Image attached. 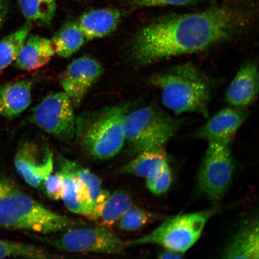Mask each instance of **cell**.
<instances>
[{
  "label": "cell",
  "instance_id": "cell-1",
  "mask_svg": "<svg viewBox=\"0 0 259 259\" xmlns=\"http://www.w3.org/2000/svg\"><path fill=\"white\" fill-rule=\"evenodd\" d=\"M239 27L225 6L163 16L141 29L131 45L136 63L142 66L199 53L231 38Z\"/></svg>",
  "mask_w": 259,
  "mask_h": 259
},
{
  "label": "cell",
  "instance_id": "cell-2",
  "mask_svg": "<svg viewBox=\"0 0 259 259\" xmlns=\"http://www.w3.org/2000/svg\"><path fill=\"white\" fill-rule=\"evenodd\" d=\"M149 82L160 90L165 108L177 115L205 111L211 96L208 79L192 65L170 67L154 74Z\"/></svg>",
  "mask_w": 259,
  "mask_h": 259
},
{
  "label": "cell",
  "instance_id": "cell-3",
  "mask_svg": "<svg viewBox=\"0 0 259 259\" xmlns=\"http://www.w3.org/2000/svg\"><path fill=\"white\" fill-rule=\"evenodd\" d=\"M79 223L48 209L19 189L0 199V226L44 235L77 228Z\"/></svg>",
  "mask_w": 259,
  "mask_h": 259
},
{
  "label": "cell",
  "instance_id": "cell-4",
  "mask_svg": "<svg viewBox=\"0 0 259 259\" xmlns=\"http://www.w3.org/2000/svg\"><path fill=\"white\" fill-rule=\"evenodd\" d=\"M129 112L127 105L108 107L87 121L77 124L76 134L91 157L106 160L117 155L125 142L124 122Z\"/></svg>",
  "mask_w": 259,
  "mask_h": 259
},
{
  "label": "cell",
  "instance_id": "cell-5",
  "mask_svg": "<svg viewBox=\"0 0 259 259\" xmlns=\"http://www.w3.org/2000/svg\"><path fill=\"white\" fill-rule=\"evenodd\" d=\"M181 122L157 106L128 112L124 129L125 141L136 153L164 147L181 127Z\"/></svg>",
  "mask_w": 259,
  "mask_h": 259
},
{
  "label": "cell",
  "instance_id": "cell-6",
  "mask_svg": "<svg viewBox=\"0 0 259 259\" xmlns=\"http://www.w3.org/2000/svg\"><path fill=\"white\" fill-rule=\"evenodd\" d=\"M213 211L206 210L167 218L150 234L126 242L125 246L155 244L166 250L185 253L199 240Z\"/></svg>",
  "mask_w": 259,
  "mask_h": 259
},
{
  "label": "cell",
  "instance_id": "cell-7",
  "mask_svg": "<svg viewBox=\"0 0 259 259\" xmlns=\"http://www.w3.org/2000/svg\"><path fill=\"white\" fill-rule=\"evenodd\" d=\"M38 239L58 251L116 254L124 250L125 242L104 227L93 228H74L67 230L62 235Z\"/></svg>",
  "mask_w": 259,
  "mask_h": 259
},
{
  "label": "cell",
  "instance_id": "cell-8",
  "mask_svg": "<svg viewBox=\"0 0 259 259\" xmlns=\"http://www.w3.org/2000/svg\"><path fill=\"white\" fill-rule=\"evenodd\" d=\"M74 108L64 92L52 93L35 107L30 121L60 140L69 141L76 134L77 120Z\"/></svg>",
  "mask_w": 259,
  "mask_h": 259
},
{
  "label": "cell",
  "instance_id": "cell-9",
  "mask_svg": "<svg viewBox=\"0 0 259 259\" xmlns=\"http://www.w3.org/2000/svg\"><path fill=\"white\" fill-rule=\"evenodd\" d=\"M235 168L231 145L209 143L197 180L200 192L213 201L221 199L231 184Z\"/></svg>",
  "mask_w": 259,
  "mask_h": 259
},
{
  "label": "cell",
  "instance_id": "cell-10",
  "mask_svg": "<svg viewBox=\"0 0 259 259\" xmlns=\"http://www.w3.org/2000/svg\"><path fill=\"white\" fill-rule=\"evenodd\" d=\"M103 72L102 63L90 57H80L68 65L61 74L60 83L74 107L80 105Z\"/></svg>",
  "mask_w": 259,
  "mask_h": 259
},
{
  "label": "cell",
  "instance_id": "cell-11",
  "mask_svg": "<svg viewBox=\"0 0 259 259\" xmlns=\"http://www.w3.org/2000/svg\"><path fill=\"white\" fill-rule=\"evenodd\" d=\"M14 163L16 171L28 186L43 189L45 180L53 171V154L47 148L26 142L16 152Z\"/></svg>",
  "mask_w": 259,
  "mask_h": 259
},
{
  "label": "cell",
  "instance_id": "cell-12",
  "mask_svg": "<svg viewBox=\"0 0 259 259\" xmlns=\"http://www.w3.org/2000/svg\"><path fill=\"white\" fill-rule=\"evenodd\" d=\"M247 117V113L244 109L228 107L217 113L194 135L208 143L231 145Z\"/></svg>",
  "mask_w": 259,
  "mask_h": 259
},
{
  "label": "cell",
  "instance_id": "cell-13",
  "mask_svg": "<svg viewBox=\"0 0 259 259\" xmlns=\"http://www.w3.org/2000/svg\"><path fill=\"white\" fill-rule=\"evenodd\" d=\"M259 88L258 66L254 61L242 65L227 90L225 100L234 108L244 109L255 102Z\"/></svg>",
  "mask_w": 259,
  "mask_h": 259
},
{
  "label": "cell",
  "instance_id": "cell-14",
  "mask_svg": "<svg viewBox=\"0 0 259 259\" xmlns=\"http://www.w3.org/2000/svg\"><path fill=\"white\" fill-rule=\"evenodd\" d=\"M124 12L116 8L91 10L76 21L87 41L104 38L114 32L120 24Z\"/></svg>",
  "mask_w": 259,
  "mask_h": 259
},
{
  "label": "cell",
  "instance_id": "cell-15",
  "mask_svg": "<svg viewBox=\"0 0 259 259\" xmlns=\"http://www.w3.org/2000/svg\"><path fill=\"white\" fill-rule=\"evenodd\" d=\"M32 83L27 79L15 80L0 88V116L17 117L30 105Z\"/></svg>",
  "mask_w": 259,
  "mask_h": 259
},
{
  "label": "cell",
  "instance_id": "cell-16",
  "mask_svg": "<svg viewBox=\"0 0 259 259\" xmlns=\"http://www.w3.org/2000/svg\"><path fill=\"white\" fill-rule=\"evenodd\" d=\"M56 55L51 39L34 35L28 36L15 60L18 69L32 71L46 66Z\"/></svg>",
  "mask_w": 259,
  "mask_h": 259
},
{
  "label": "cell",
  "instance_id": "cell-17",
  "mask_svg": "<svg viewBox=\"0 0 259 259\" xmlns=\"http://www.w3.org/2000/svg\"><path fill=\"white\" fill-rule=\"evenodd\" d=\"M78 197L84 215L92 219L105 201L110 192L103 189L101 180L89 169L76 164Z\"/></svg>",
  "mask_w": 259,
  "mask_h": 259
},
{
  "label": "cell",
  "instance_id": "cell-18",
  "mask_svg": "<svg viewBox=\"0 0 259 259\" xmlns=\"http://www.w3.org/2000/svg\"><path fill=\"white\" fill-rule=\"evenodd\" d=\"M258 226L252 222L243 227L226 246L225 258H258Z\"/></svg>",
  "mask_w": 259,
  "mask_h": 259
},
{
  "label": "cell",
  "instance_id": "cell-19",
  "mask_svg": "<svg viewBox=\"0 0 259 259\" xmlns=\"http://www.w3.org/2000/svg\"><path fill=\"white\" fill-rule=\"evenodd\" d=\"M167 163L164 147L151 149L138 153L134 160L120 169V174L146 178L155 176Z\"/></svg>",
  "mask_w": 259,
  "mask_h": 259
},
{
  "label": "cell",
  "instance_id": "cell-20",
  "mask_svg": "<svg viewBox=\"0 0 259 259\" xmlns=\"http://www.w3.org/2000/svg\"><path fill=\"white\" fill-rule=\"evenodd\" d=\"M132 203V197L125 190L110 193L92 219L98 221L102 227L111 228L131 208Z\"/></svg>",
  "mask_w": 259,
  "mask_h": 259
},
{
  "label": "cell",
  "instance_id": "cell-21",
  "mask_svg": "<svg viewBox=\"0 0 259 259\" xmlns=\"http://www.w3.org/2000/svg\"><path fill=\"white\" fill-rule=\"evenodd\" d=\"M51 40L56 55L64 58L72 56L87 41L76 22L64 25Z\"/></svg>",
  "mask_w": 259,
  "mask_h": 259
},
{
  "label": "cell",
  "instance_id": "cell-22",
  "mask_svg": "<svg viewBox=\"0 0 259 259\" xmlns=\"http://www.w3.org/2000/svg\"><path fill=\"white\" fill-rule=\"evenodd\" d=\"M22 15L28 24L47 26L56 14V0H18Z\"/></svg>",
  "mask_w": 259,
  "mask_h": 259
},
{
  "label": "cell",
  "instance_id": "cell-23",
  "mask_svg": "<svg viewBox=\"0 0 259 259\" xmlns=\"http://www.w3.org/2000/svg\"><path fill=\"white\" fill-rule=\"evenodd\" d=\"M76 164L69 160L61 163V172L63 176L62 199L70 211L84 214L83 208L78 197V183L76 174Z\"/></svg>",
  "mask_w": 259,
  "mask_h": 259
},
{
  "label": "cell",
  "instance_id": "cell-24",
  "mask_svg": "<svg viewBox=\"0 0 259 259\" xmlns=\"http://www.w3.org/2000/svg\"><path fill=\"white\" fill-rule=\"evenodd\" d=\"M27 24L0 40V74L15 62L31 29Z\"/></svg>",
  "mask_w": 259,
  "mask_h": 259
},
{
  "label": "cell",
  "instance_id": "cell-25",
  "mask_svg": "<svg viewBox=\"0 0 259 259\" xmlns=\"http://www.w3.org/2000/svg\"><path fill=\"white\" fill-rule=\"evenodd\" d=\"M12 257L34 259L57 257L38 246L0 239V258Z\"/></svg>",
  "mask_w": 259,
  "mask_h": 259
},
{
  "label": "cell",
  "instance_id": "cell-26",
  "mask_svg": "<svg viewBox=\"0 0 259 259\" xmlns=\"http://www.w3.org/2000/svg\"><path fill=\"white\" fill-rule=\"evenodd\" d=\"M158 213L138 207H131L118 220L119 228L125 231H134L161 218Z\"/></svg>",
  "mask_w": 259,
  "mask_h": 259
},
{
  "label": "cell",
  "instance_id": "cell-27",
  "mask_svg": "<svg viewBox=\"0 0 259 259\" xmlns=\"http://www.w3.org/2000/svg\"><path fill=\"white\" fill-rule=\"evenodd\" d=\"M172 176L168 163L159 172L147 179V189L155 195H161L166 193L171 184Z\"/></svg>",
  "mask_w": 259,
  "mask_h": 259
},
{
  "label": "cell",
  "instance_id": "cell-28",
  "mask_svg": "<svg viewBox=\"0 0 259 259\" xmlns=\"http://www.w3.org/2000/svg\"><path fill=\"white\" fill-rule=\"evenodd\" d=\"M43 189L47 195L54 200L62 199L63 193V176L60 170L52 173L45 180Z\"/></svg>",
  "mask_w": 259,
  "mask_h": 259
},
{
  "label": "cell",
  "instance_id": "cell-29",
  "mask_svg": "<svg viewBox=\"0 0 259 259\" xmlns=\"http://www.w3.org/2000/svg\"><path fill=\"white\" fill-rule=\"evenodd\" d=\"M199 0H131V5L141 8L160 7L166 6H183Z\"/></svg>",
  "mask_w": 259,
  "mask_h": 259
},
{
  "label": "cell",
  "instance_id": "cell-30",
  "mask_svg": "<svg viewBox=\"0 0 259 259\" xmlns=\"http://www.w3.org/2000/svg\"><path fill=\"white\" fill-rule=\"evenodd\" d=\"M18 189L15 184L11 181L0 178V199Z\"/></svg>",
  "mask_w": 259,
  "mask_h": 259
},
{
  "label": "cell",
  "instance_id": "cell-31",
  "mask_svg": "<svg viewBox=\"0 0 259 259\" xmlns=\"http://www.w3.org/2000/svg\"><path fill=\"white\" fill-rule=\"evenodd\" d=\"M8 12V6L6 0H0V30L4 25Z\"/></svg>",
  "mask_w": 259,
  "mask_h": 259
},
{
  "label": "cell",
  "instance_id": "cell-32",
  "mask_svg": "<svg viewBox=\"0 0 259 259\" xmlns=\"http://www.w3.org/2000/svg\"><path fill=\"white\" fill-rule=\"evenodd\" d=\"M183 254L180 253L176 251H174L169 250H166L165 251H161L158 254V257L159 258H182L183 257Z\"/></svg>",
  "mask_w": 259,
  "mask_h": 259
}]
</instances>
